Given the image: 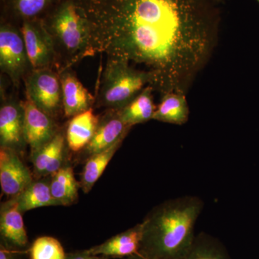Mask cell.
<instances>
[{
    "instance_id": "cell-14",
    "label": "cell",
    "mask_w": 259,
    "mask_h": 259,
    "mask_svg": "<svg viewBox=\"0 0 259 259\" xmlns=\"http://www.w3.org/2000/svg\"><path fill=\"white\" fill-rule=\"evenodd\" d=\"M66 141L64 134L58 131L49 143L31 153L35 176L39 178L51 177L64 166Z\"/></svg>"
},
{
    "instance_id": "cell-27",
    "label": "cell",
    "mask_w": 259,
    "mask_h": 259,
    "mask_svg": "<svg viewBox=\"0 0 259 259\" xmlns=\"http://www.w3.org/2000/svg\"><path fill=\"white\" fill-rule=\"evenodd\" d=\"M120 259H147L144 258V256L140 254H135L132 255H130V256L125 257V258H120Z\"/></svg>"
},
{
    "instance_id": "cell-23",
    "label": "cell",
    "mask_w": 259,
    "mask_h": 259,
    "mask_svg": "<svg viewBox=\"0 0 259 259\" xmlns=\"http://www.w3.org/2000/svg\"><path fill=\"white\" fill-rule=\"evenodd\" d=\"M56 0H7L4 8L8 15L21 20L40 18Z\"/></svg>"
},
{
    "instance_id": "cell-20",
    "label": "cell",
    "mask_w": 259,
    "mask_h": 259,
    "mask_svg": "<svg viewBox=\"0 0 259 259\" xmlns=\"http://www.w3.org/2000/svg\"><path fill=\"white\" fill-rule=\"evenodd\" d=\"M51 192L59 206H70L78 199V185L72 167L64 166L51 177Z\"/></svg>"
},
{
    "instance_id": "cell-6",
    "label": "cell",
    "mask_w": 259,
    "mask_h": 259,
    "mask_svg": "<svg viewBox=\"0 0 259 259\" xmlns=\"http://www.w3.org/2000/svg\"><path fill=\"white\" fill-rule=\"evenodd\" d=\"M30 64L21 32L8 22L0 27V67L18 84Z\"/></svg>"
},
{
    "instance_id": "cell-4",
    "label": "cell",
    "mask_w": 259,
    "mask_h": 259,
    "mask_svg": "<svg viewBox=\"0 0 259 259\" xmlns=\"http://www.w3.org/2000/svg\"><path fill=\"white\" fill-rule=\"evenodd\" d=\"M44 20L55 44L71 57L70 64L84 58L89 47L88 29L74 0L59 2Z\"/></svg>"
},
{
    "instance_id": "cell-15",
    "label": "cell",
    "mask_w": 259,
    "mask_h": 259,
    "mask_svg": "<svg viewBox=\"0 0 259 259\" xmlns=\"http://www.w3.org/2000/svg\"><path fill=\"white\" fill-rule=\"evenodd\" d=\"M60 81L63 110L66 117H73L92 108L95 98L74 74L64 70Z\"/></svg>"
},
{
    "instance_id": "cell-11",
    "label": "cell",
    "mask_w": 259,
    "mask_h": 259,
    "mask_svg": "<svg viewBox=\"0 0 259 259\" xmlns=\"http://www.w3.org/2000/svg\"><path fill=\"white\" fill-rule=\"evenodd\" d=\"M25 144L22 102H4L0 108V146L20 153Z\"/></svg>"
},
{
    "instance_id": "cell-9",
    "label": "cell",
    "mask_w": 259,
    "mask_h": 259,
    "mask_svg": "<svg viewBox=\"0 0 259 259\" xmlns=\"http://www.w3.org/2000/svg\"><path fill=\"white\" fill-rule=\"evenodd\" d=\"M18 153L10 148H0V185L11 197L18 196L33 181Z\"/></svg>"
},
{
    "instance_id": "cell-24",
    "label": "cell",
    "mask_w": 259,
    "mask_h": 259,
    "mask_svg": "<svg viewBox=\"0 0 259 259\" xmlns=\"http://www.w3.org/2000/svg\"><path fill=\"white\" fill-rule=\"evenodd\" d=\"M60 242L51 236L37 238L30 248V259H66Z\"/></svg>"
},
{
    "instance_id": "cell-29",
    "label": "cell",
    "mask_w": 259,
    "mask_h": 259,
    "mask_svg": "<svg viewBox=\"0 0 259 259\" xmlns=\"http://www.w3.org/2000/svg\"><path fill=\"white\" fill-rule=\"evenodd\" d=\"M2 1L3 2V6H4V5L5 4V3H6L7 0H2Z\"/></svg>"
},
{
    "instance_id": "cell-28",
    "label": "cell",
    "mask_w": 259,
    "mask_h": 259,
    "mask_svg": "<svg viewBox=\"0 0 259 259\" xmlns=\"http://www.w3.org/2000/svg\"><path fill=\"white\" fill-rule=\"evenodd\" d=\"M217 3H221V2L224 1V0H214Z\"/></svg>"
},
{
    "instance_id": "cell-30",
    "label": "cell",
    "mask_w": 259,
    "mask_h": 259,
    "mask_svg": "<svg viewBox=\"0 0 259 259\" xmlns=\"http://www.w3.org/2000/svg\"><path fill=\"white\" fill-rule=\"evenodd\" d=\"M255 1H256V2H257V3H258V4H259V0H255Z\"/></svg>"
},
{
    "instance_id": "cell-10",
    "label": "cell",
    "mask_w": 259,
    "mask_h": 259,
    "mask_svg": "<svg viewBox=\"0 0 259 259\" xmlns=\"http://www.w3.org/2000/svg\"><path fill=\"white\" fill-rule=\"evenodd\" d=\"M131 127L122 121L120 110L109 109L100 118L93 139L84 148L85 153L90 157L111 147L125 139Z\"/></svg>"
},
{
    "instance_id": "cell-17",
    "label": "cell",
    "mask_w": 259,
    "mask_h": 259,
    "mask_svg": "<svg viewBox=\"0 0 259 259\" xmlns=\"http://www.w3.org/2000/svg\"><path fill=\"white\" fill-rule=\"evenodd\" d=\"M190 109L185 94L170 93L163 95L161 103L156 107L153 120L182 125L189 120Z\"/></svg>"
},
{
    "instance_id": "cell-25",
    "label": "cell",
    "mask_w": 259,
    "mask_h": 259,
    "mask_svg": "<svg viewBox=\"0 0 259 259\" xmlns=\"http://www.w3.org/2000/svg\"><path fill=\"white\" fill-rule=\"evenodd\" d=\"M66 259H108L101 255H93L90 254L86 250L81 251L74 252L66 254Z\"/></svg>"
},
{
    "instance_id": "cell-21",
    "label": "cell",
    "mask_w": 259,
    "mask_h": 259,
    "mask_svg": "<svg viewBox=\"0 0 259 259\" xmlns=\"http://www.w3.org/2000/svg\"><path fill=\"white\" fill-rule=\"evenodd\" d=\"M123 141L121 140L111 147L88 158L83 168L80 183L84 193H88L92 190Z\"/></svg>"
},
{
    "instance_id": "cell-22",
    "label": "cell",
    "mask_w": 259,
    "mask_h": 259,
    "mask_svg": "<svg viewBox=\"0 0 259 259\" xmlns=\"http://www.w3.org/2000/svg\"><path fill=\"white\" fill-rule=\"evenodd\" d=\"M180 259H231L219 240L205 233L195 236L192 245Z\"/></svg>"
},
{
    "instance_id": "cell-12",
    "label": "cell",
    "mask_w": 259,
    "mask_h": 259,
    "mask_svg": "<svg viewBox=\"0 0 259 259\" xmlns=\"http://www.w3.org/2000/svg\"><path fill=\"white\" fill-rule=\"evenodd\" d=\"M16 197L1 204L0 233L4 246L8 249H22L28 244V235Z\"/></svg>"
},
{
    "instance_id": "cell-3",
    "label": "cell",
    "mask_w": 259,
    "mask_h": 259,
    "mask_svg": "<svg viewBox=\"0 0 259 259\" xmlns=\"http://www.w3.org/2000/svg\"><path fill=\"white\" fill-rule=\"evenodd\" d=\"M151 84L148 73L123 61L107 60L97 96L99 106L120 110Z\"/></svg>"
},
{
    "instance_id": "cell-13",
    "label": "cell",
    "mask_w": 259,
    "mask_h": 259,
    "mask_svg": "<svg viewBox=\"0 0 259 259\" xmlns=\"http://www.w3.org/2000/svg\"><path fill=\"white\" fill-rule=\"evenodd\" d=\"M142 234L143 226L141 223L112 237L102 244L86 250L90 254L101 255L107 258H123L130 255L140 254Z\"/></svg>"
},
{
    "instance_id": "cell-7",
    "label": "cell",
    "mask_w": 259,
    "mask_h": 259,
    "mask_svg": "<svg viewBox=\"0 0 259 259\" xmlns=\"http://www.w3.org/2000/svg\"><path fill=\"white\" fill-rule=\"evenodd\" d=\"M25 85L35 105L54 118L63 108L60 77L51 69H32Z\"/></svg>"
},
{
    "instance_id": "cell-8",
    "label": "cell",
    "mask_w": 259,
    "mask_h": 259,
    "mask_svg": "<svg viewBox=\"0 0 259 259\" xmlns=\"http://www.w3.org/2000/svg\"><path fill=\"white\" fill-rule=\"evenodd\" d=\"M24 109V135L31 153L49 143L57 134L54 118L40 110L26 95Z\"/></svg>"
},
{
    "instance_id": "cell-18",
    "label": "cell",
    "mask_w": 259,
    "mask_h": 259,
    "mask_svg": "<svg viewBox=\"0 0 259 259\" xmlns=\"http://www.w3.org/2000/svg\"><path fill=\"white\" fill-rule=\"evenodd\" d=\"M51 177L32 181L25 190L15 197L22 212L39 207L59 206L51 194Z\"/></svg>"
},
{
    "instance_id": "cell-2",
    "label": "cell",
    "mask_w": 259,
    "mask_h": 259,
    "mask_svg": "<svg viewBox=\"0 0 259 259\" xmlns=\"http://www.w3.org/2000/svg\"><path fill=\"white\" fill-rule=\"evenodd\" d=\"M204 207L197 196H182L153 207L142 221L140 255L147 259H180L192 245Z\"/></svg>"
},
{
    "instance_id": "cell-19",
    "label": "cell",
    "mask_w": 259,
    "mask_h": 259,
    "mask_svg": "<svg viewBox=\"0 0 259 259\" xmlns=\"http://www.w3.org/2000/svg\"><path fill=\"white\" fill-rule=\"evenodd\" d=\"M152 87L148 86L128 105L120 109V115L126 125L133 126L153 120L156 107L153 102Z\"/></svg>"
},
{
    "instance_id": "cell-26",
    "label": "cell",
    "mask_w": 259,
    "mask_h": 259,
    "mask_svg": "<svg viewBox=\"0 0 259 259\" xmlns=\"http://www.w3.org/2000/svg\"><path fill=\"white\" fill-rule=\"evenodd\" d=\"M0 259H17L13 252L10 251V249L1 244L0 248Z\"/></svg>"
},
{
    "instance_id": "cell-5",
    "label": "cell",
    "mask_w": 259,
    "mask_h": 259,
    "mask_svg": "<svg viewBox=\"0 0 259 259\" xmlns=\"http://www.w3.org/2000/svg\"><path fill=\"white\" fill-rule=\"evenodd\" d=\"M20 30L32 69H51L55 61V41L44 19L24 20Z\"/></svg>"
},
{
    "instance_id": "cell-1",
    "label": "cell",
    "mask_w": 259,
    "mask_h": 259,
    "mask_svg": "<svg viewBox=\"0 0 259 259\" xmlns=\"http://www.w3.org/2000/svg\"><path fill=\"white\" fill-rule=\"evenodd\" d=\"M89 32L84 57L105 54L148 73L153 90L186 93L210 57L214 0H74Z\"/></svg>"
},
{
    "instance_id": "cell-16",
    "label": "cell",
    "mask_w": 259,
    "mask_h": 259,
    "mask_svg": "<svg viewBox=\"0 0 259 259\" xmlns=\"http://www.w3.org/2000/svg\"><path fill=\"white\" fill-rule=\"evenodd\" d=\"M100 117L95 115L93 108L74 116L70 120L66 130L68 146L74 152L84 149L96 131Z\"/></svg>"
}]
</instances>
